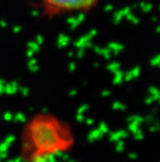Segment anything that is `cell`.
Masks as SVG:
<instances>
[{"instance_id":"obj_1","label":"cell","mask_w":160,"mask_h":162,"mask_svg":"<svg viewBox=\"0 0 160 162\" xmlns=\"http://www.w3.org/2000/svg\"><path fill=\"white\" fill-rule=\"evenodd\" d=\"M75 145L73 129L49 112H39L26 121L21 133L22 162H52Z\"/></svg>"},{"instance_id":"obj_2","label":"cell","mask_w":160,"mask_h":162,"mask_svg":"<svg viewBox=\"0 0 160 162\" xmlns=\"http://www.w3.org/2000/svg\"><path fill=\"white\" fill-rule=\"evenodd\" d=\"M102 0H38L41 15L49 20L87 15L95 11Z\"/></svg>"}]
</instances>
